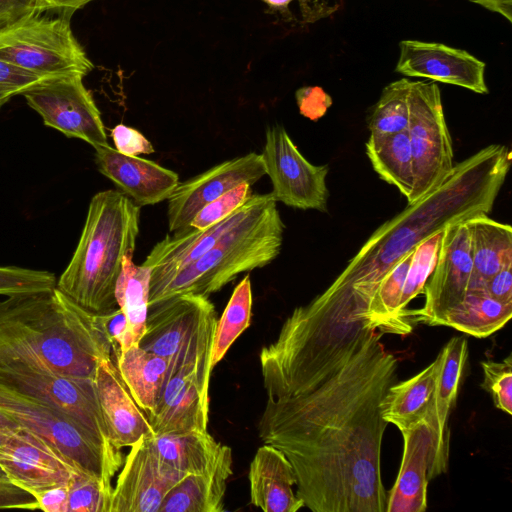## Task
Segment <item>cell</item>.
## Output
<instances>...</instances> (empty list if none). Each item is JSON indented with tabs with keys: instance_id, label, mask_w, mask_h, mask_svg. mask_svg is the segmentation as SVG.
Listing matches in <instances>:
<instances>
[{
	"instance_id": "cell-25",
	"label": "cell",
	"mask_w": 512,
	"mask_h": 512,
	"mask_svg": "<svg viewBox=\"0 0 512 512\" xmlns=\"http://www.w3.org/2000/svg\"><path fill=\"white\" fill-rule=\"evenodd\" d=\"M471 245L473 269L469 290H484L486 282L497 272L512 267V228L477 214L465 220Z\"/></svg>"
},
{
	"instance_id": "cell-20",
	"label": "cell",
	"mask_w": 512,
	"mask_h": 512,
	"mask_svg": "<svg viewBox=\"0 0 512 512\" xmlns=\"http://www.w3.org/2000/svg\"><path fill=\"white\" fill-rule=\"evenodd\" d=\"M94 383L111 444L130 447L142 436L152 434L149 420L121 380L112 357L102 359Z\"/></svg>"
},
{
	"instance_id": "cell-24",
	"label": "cell",
	"mask_w": 512,
	"mask_h": 512,
	"mask_svg": "<svg viewBox=\"0 0 512 512\" xmlns=\"http://www.w3.org/2000/svg\"><path fill=\"white\" fill-rule=\"evenodd\" d=\"M232 450L223 445L216 461L204 472L190 474L164 498L159 512H222L227 482L232 475Z\"/></svg>"
},
{
	"instance_id": "cell-41",
	"label": "cell",
	"mask_w": 512,
	"mask_h": 512,
	"mask_svg": "<svg viewBox=\"0 0 512 512\" xmlns=\"http://www.w3.org/2000/svg\"><path fill=\"white\" fill-rule=\"evenodd\" d=\"M115 149L125 155L152 154L155 149L151 142L137 129L118 124L111 130Z\"/></svg>"
},
{
	"instance_id": "cell-27",
	"label": "cell",
	"mask_w": 512,
	"mask_h": 512,
	"mask_svg": "<svg viewBox=\"0 0 512 512\" xmlns=\"http://www.w3.org/2000/svg\"><path fill=\"white\" fill-rule=\"evenodd\" d=\"M119 376L137 405L147 415L155 407L169 376L168 362L133 345L114 355Z\"/></svg>"
},
{
	"instance_id": "cell-2",
	"label": "cell",
	"mask_w": 512,
	"mask_h": 512,
	"mask_svg": "<svg viewBox=\"0 0 512 512\" xmlns=\"http://www.w3.org/2000/svg\"><path fill=\"white\" fill-rule=\"evenodd\" d=\"M112 344L99 316L56 288L0 300V367L93 379Z\"/></svg>"
},
{
	"instance_id": "cell-32",
	"label": "cell",
	"mask_w": 512,
	"mask_h": 512,
	"mask_svg": "<svg viewBox=\"0 0 512 512\" xmlns=\"http://www.w3.org/2000/svg\"><path fill=\"white\" fill-rule=\"evenodd\" d=\"M446 228L435 231L413 250L398 306V319L405 335L414 327L408 316V305L419 294H423L424 286L438 261Z\"/></svg>"
},
{
	"instance_id": "cell-45",
	"label": "cell",
	"mask_w": 512,
	"mask_h": 512,
	"mask_svg": "<svg viewBox=\"0 0 512 512\" xmlns=\"http://www.w3.org/2000/svg\"><path fill=\"white\" fill-rule=\"evenodd\" d=\"M512 267H506L493 275L485 284L484 290L492 298L512 303Z\"/></svg>"
},
{
	"instance_id": "cell-36",
	"label": "cell",
	"mask_w": 512,
	"mask_h": 512,
	"mask_svg": "<svg viewBox=\"0 0 512 512\" xmlns=\"http://www.w3.org/2000/svg\"><path fill=\"white\" fill-rule=\"evenodd\" d=\"M253 195L252 185L244 182L204 205L190 223L191 230H203L233 214ZM187 233V232H186Z\"/></svg>"
},
{
	"instance_id": "cell-1",
	"label": "cell",
	"mask_w": 512,
	"mask_h": 512,
	"mask_svg": "<svg viewBox=\"0 0 512 512\" xmlns=\"http://www.w3.org/2000/svg\"><path fill=\"white\" fill-rule=\"evenodd\" d=\"M361 312L318 295L259 355L267 395L259 437L287 457L313 512H386L382 402L398 361Z\"/></svg>"
},
{
	"instance_id": "cell-52",
	"label": "cell",
	"mask_w": 512,
	"mask_h": 512,
	"mask_svg": "<svg viewBox=\"0 0 512 512\" xmlns=\"http://www.w3.org/2000/svg\"><path fill=\"white\" fill-rule=\"evenodd\" d=\"M11 95L9 94H0V108L6 104L10 99H11Z\"/></svg>"
},
{
	"instance_id": "cell-14",
	"label": "cell",
	"mask_w": 512,
	"mask_h": 512,
	"mask_svg": "<svg viewBox=\"0 0 512 512\" xmlns=\"http://www.w3.org/2000/svg\"><path fill=\"white\" fill-rule=\"evenodd\" d=\"M472 269L470 236L465 221L447 226L438 261L424 286V305L408 311L413 325L434 326L444 312L459 303L468 291Z\"/></svg>"
},
{
	"instance_id": "cell-6",
	"label": "cell",
	"mask_w": 512,
	"mask_h": 512,
	"mask_svg": "<svg viewBox=\"0 0 512 512\" xmlns=\"http://www.w3.org/2000/svg\"><path fill=\"white\" fill-rule=\"evenodd\" d=\"M217 312L209 297L184 294L148 308L139 346L168 362L169 375L181 370L212 372L211 354ZM169 377V376H168Z\"/></svg>"
},
{
	"instance_id": "cell-44",
	"label": "cell",
	"mask_w": 512,
	"mask_h": 512,
	"mask_svg": "<svg viewBox=\"0 0 512 512\" xmlns=\"http://www.w3.org/2000/svg\"><path fill=\"white\" fill-rule=\"evenodd\" d=\"M105 332L112 344V354H116L123 346L127 322L124 313L120 308L99 316Z\"/></svg>"
},
{
	"instance_id": "cell-16",
	"label": "cell",
	"mask_w": 512,
	"mask_h": 512,
	"mask_svg": "<svg viewBox=\"0 0 512 512\" xmlns=\"http://www.w3.org/2000/svg\"><path fill=\"white\" fill-rule=\"evenodd\" d=\"M211 371L181 370L169 375L154 409L147 414L153 435L207 431Z\"/></svg>"
},
{
	"instance_id": "cell-43",
	"label": "cell",
	"mask_w": 512,
	"mask_h": 512,
	"mask_svg": "<svg viewBox=\"0 0 512 512\" xmlns=\"http://www.w3.org/2000/svg\"><path fill=\"white\" fill-rule=\"evenodd\" d=\"M296 102L300 113L310 120H318L332 105V98L319 86H305L296 93Z\"/></svg>"
},
{
	"instance_id": "cell-47",
	"label": "cell",
	"mask_w": 512,
	"mask_h": 512,
	"mask_svg": "<svg viewBox=\"0 0 512 512\" xmlns=\"http://www.w3.org/2000/svg\"><path fill=\"white\" fill-rule=\"evenodd\" d=\"M93 0H41L44 12L73 15Z\"/></svg>"
},
{
	"instance_id": "cell-26",
	"label": "cell",
	"mask_w": 512,
	"mask_h": 512,
	"mask_svg": "<svg viewBox=\"0 0 512 512\" xmlns=\"http://www.w3.org/2000/svg\"><path fill=\"white\" fill-rule=\"evenodd\" d=\"M442 355L438 353L432 363L413 377L396 382L382 402V416L400 432L424 419L433 397Z\"/></svg>"
},
{
	"instance_id": "cell-9",
	"label": "cell",
	"mask_w": 512,
	"mask_h": 512,
	"mask_svg": "<svg viewBox=\"0 0 512 512\" xmlns=\"http://www.w3.org/2000/svg\"><path fill=\"white\" fill-rule=\"evenodd\" d=\"M261 156L276 202L302 210L327 211L329 167L310 163L282 125L267 127Z\"/></svg>"
},
{
	"instance_id": "cell-17",
	"label": "cell",
	"mask_w": 512,
	"mask_h": 512,
	"mask_svg": "<svg viewBox=\"0 0 512 512\" xmlns=\"http://www.w3.org/2000/svg\"><path fill=\"white\" fill-rule=\"evenodd\" d=\"M0 465L15 484L35 496L68 484L79 472L45 441L25 429L16 431L0 450Z\"/></svg>"
},
{
	"instance_id": "cell-19",
	"label": "cell",
	"mask_w": 512,
	"mask_h": 512,
	"mask_svg": "<svg viewBox=\"0 0 512 512\" xmlns=\"http://www.w3.org/2000/svg\"><path fill=\"white\" fill-rule=\"evenodd\" d=\"M94 149L99 172L140 207L167 200L180 182L176 172L151 160L122 154L110 145Z\"/></svg>"
},
{
	"instance_id": "cell-11",
	"label": "cell",
	"mask_w": 512,
	"mask_h": 512,
	"mask_svg": "<svg viewBox=\"0 0 512 512\" xmlns=\"http://www.w3.org/2000/svg\"><path fill=\"white\" fill-rule=\"evenodd\" d=\"M0 382L63 411L104 446L117 449L109 440L93 379L0 367Z\"/></svg>"
},
{
	"instance_id": "cell-21",
	"label": "cell",
	"mask_w": 512,
	"mask_h": 512,
	"mask_svg": "<svg viewBox=\"0 0 512 512\" xmlns=\"http://www.w3.org/2000/svg\"><path fill=\"white\" fill-rule=\"evenodd\" d=\"M401 434L403 456L396 481L387 494L386 512H423L427 509L431 431L422 419Z\"/></svg>"
},
{
	"instance_id": "cell-37",
	"label": "cell",
	"mask_w": 512,
	"mask_h": 512,
	"mask_svg": "<svg viewBox=\"0 0 512 512\" xmlns=\"http://www.w3.org/2000/svg\"><path fill=\"white\" fill-rule=\"evenodd\" d=\"M56 281L55 274L46 270L0 266V295L51 290Z\"/></svg>"
},
{
	"instance_id": "cell-50",
	"label": "cell",
	"mask_w": 512,
	"mask_h": 512,
	"mask_svg": "<svg viewBox=\"0 0 512 512\" xmlns=\"http://www.w3.org/2000/svg\"><path fill=\"white\" fill-rule=\"evenodd\" d=\"M0 429L18 431L23 428L12 418L0 411Z\"/></svg>"
},
{
	"instance_id": "cell-40",
	"label": "cell",
	"mask_w": 512,
	"mask_h": 512,
	"mask_svg": "<svg viewBox=\"0 0 512 512\" xmlns=\"http://www.w3.org/2000/svg\"><path fill=\"white\" fill-rule=\"evenodd\" d=\"M38 500L30 491L15 484L0 465V509H38Z\"/></svg>"
},
{
	"instance_id": "cell-23",
	"label": "cell",
	"mask_w": 512,
	"mask_h": 512,
	"mask_svg": "<svg viewBox=\"0 0 512 512\" xmlns=\"http://www.w3.org/2000/svg\"><path fill=\"white\" fill-rule=\"evenodd\" d=\"M249 205L250 199L233 214L212 226L203 230H191L182 235L167 234L157 242L142 263L151 268L150 286L202 256L244 217Z\"/></svg>"
},
{
	"instance_id": "cell-38",
	"label": "cell",
	"mask_w": 512,
	"mask_h": 512,
	"mask_svg": "<svg viewBox=\"0 0 512 512\" xmlns=\"http://www.w3.org/2000/svg\"><path fill=\"white\" fill-rule=\"evenodd\" d=\"M483 369V382L481 387L490 393L494 406L512 414V357L508 354L501 361L484 360L481 363Z\"/></svg>"
},
{
	"instance_id": "cell-30",
	"label": "cell",
	"mask_w": 512,
	"mask_h": 512,
	"mask_svg": "<svg viewBox=\"0 0 512 512\" xmlns=\"http://www.w3.org/2000/svg\"><path fill=\"white\" fill-rule=\"evenodd\" d=\"M152 440L161 460L185 475L206 471L224 445L208 431L152 435Z\"/></svg>"
},
{
	"instance_id": "cell-31",
	"label": "cell",
	"mask_w": 512,
	"mask_h": 512,
	"mask_svg": "<svg viewBox=\"0 0 512 512\" xmlns=\"http://www.w3.org/2000/svg\"><path fill=\"white\" fill-rule=\"evenodd\" d=\"M365 148L375 172L408 200L414 186V174L407 130L390 135L370 134Z\"/></svg>"
},
{
	"instance_id": "cell-18",
	"label": "cell",
	"mask_w": 512,
	"mask_h": 512,
	"mask_svg": "<svg viewBox=\"0 0 512 512\" xmlns=\"http://www.w3.org/2000/svg\"><path fill=\"white\" fill-rule=\"evenodd\" d=\"M442 362L432 400L424 417L432 435L428 480L446 472L449 457L448 418L457 399L468 358V342L452 337L441 349Z\"/></svg>"
},
{
	"instance_id": "cell-46",
	"label": "cell",
	"mask_w": 512,
	"mask_h": 512,
	"mask_svg": "<svg viewBox=\"0 0 512 512\" xmlns=\"http://www.w3.org/2000/svg\"><path fill=\"white\" fill-rule=\"evenodd\" d=\"M38 509L46 512H67L68 484L36 494Z\"/></svg>"
},
{
	"instance_id": "cell-3",
	"label": "cell",
	"mask_w": 512,
	"mask_h": 512,
	"mask_svg": "<svg viewBox=\"0 0 512 512\" xmlns=\"http://www.w3.org/2000/svg\"><path fill=\"white\" fill-rule=\"evenodd\" d=\"M141 207L119 190L90 200L74 254L55 288L85 312L102 316L119 308L116 282L125 255L134 253Z\"/></svg>"
},
{
	"instance_id": "cell-51",
	"label": "cell",
	"mask_w": 512,
	"mask_h": 512,
	"mask_svg": "<svg viewBox=\"0 0 512 512\" xmlns=\"http://www.w3.org/2000/svg\"><path fill=\"white\" fill-rule=\"evenodd\" d=\"M15 432L16 431L0 429V450L3 449L9 443Z\"/></svg>"
},
{
	"instance_id": "cell-10",
	"label": "cell",
	"mask_w": 512,
	"mask_h": 512,
	"mask_svg": "<svg viewBox=\"0 0 512 512\" xmlns=\"http://www.w3.org/2000/svg\"><path fill=\"white\" fill-rule=\"evenodd\" d=\"M83 78L80 74L53 77L22 95L46 126L69 138L83 140L93 148L107 146L101 113Z\"/></svg>"
},
{
	"instance_id": "cell-8",
	"label": "cell",
	"mask_w": 512,
	"mask_h": 512,
	"mask_svg": "<svg viewBox=\"0 0 512 512\" xmlns=\"http://www.w3.org/2000/svg\"><path fill=\"white\" fill-rule=\"evenodd\" d=\"M407 133L414 174L409 205L440 186L455 166L441 92L435 82L411 81Z\"/></svg>"
},
{
	"instance_id": "cell-34",
	"label": "cell",
	"mask_w": 512,
	"mask_h": 512,
	"mask_svg": "<svg viewBox=\"0 0 512 512\" xmlns=\"http://www.w3.org/2000/svg\"><path fill=\"white\" fill-rule=\"evenodd\" d=\"M410 86L411 81L402 78L384 87L368 120L371 135H390L407 130Z\"/></svg>"
},
{
	"instance_id": "cell-12",
	"label": "cell",
	"mask_w": 512,
	"mask_h": 512,
	"mask_svg": "<svg viewBox=\"0 0 512 512\" xmlns=\"http://www.w3.org/2000/svg\"><path fill=\"white\" fill-rule=\"evenodd\" d=\"M185 476L161 460L152 434H146L123 459L109 512H159L168 492Z\"/></svg>"
},
{
	"instance_id": "cell-22",
	"label": "cell",
	"mask_w": 512,
	"mask_h": 512,
	"mask_svg": "<svg viewBox=\"0 0 512 512\" xmlns=\"http://www.w3.org/2000/svg\"><path fill=\"white\" fill-rule=\"evenodd\" d=\"M250 501L264 512H296L304 507L294 491L296 475L287 457L263 443L249 467Z\"/></svg>"
},
{
	"instance_id": "cell-15",
	"label": "cell",
	"mask_w": 512,
	"mask_h": 512,
	"mask_svg": "<svg viewBox=\"0 0 512 512\" xmlns=\"http://www.w3.org/2000/svg\"><path fill=\"white\" fill-rule=\"evenodd\" d=\"M395 71L408 77L452 84L479 94L489 92L485 63L463 49L441 43L402 40Z\"/></svg>"
},
{
	"instance_id": "cell-42",
	"label": "cell",
	"mask_w": 512,
	"mask_h": 512,
	"mask_svg": "<svg viewBox=\"0 0 512 512\" xmlns=\"http://www.w3.org/2000/svg\"><path fill=\"white\" fill-rule=\"evenodd\" d=\"M43 12L41 0H0V33Z\"/></svg>"
},
{
	"instance_id": "cell-35",
	"label": "cell",
	"mask_w": 512,
	"mask_h": 512,
	"mask_svg": "<svg viewBox=\"0 0 512 512\" xmlns=\"http://www.w3.org/2000/svg\"><path fill=\"white\" fill-rule=\"evenodd\" d=\"M113 487L78 472L68 483L67 512H109Z\"/></svg>"
},
{
	"instance_id": "cell-5",
	"label": "cell",
	"mask_w": 512,
	"mask_h": 512,
	"mask_svg": "<svg viewBox=\"0 0 512 512\" xmlns=\"http://www.w3.org/2000/svg\"><path fill=\"white\" fill-rule=\"evenodd\" d=\"M0 411L45 441L77 471L113 487L123 463L120 449L104 446L71 416L1 382Z\"/></svg>"
},
{
	"instance_id": "cell-49",
	"label": "cell",
	"mask_w": 512,
	"mask_h": 512,
	"mask_svg": "<svg viewBox=\"0 0 512 512\" xmlns=\"http://www.w3.org/2000/svg\"><path fill=\"white\" fill-rule=\"evenodd\" d=\"M264 2L271 10L277 11L281 13L284 17L291 18V14L289 11V4L294 0H261Z\"/></svg>"
},
{
	"instance_id": "cell-39",
	"label": "cell",
	"mask_w": 512,
	"mask_h": 512,
	"mask_svg": "<svg viewBox=\"0 0 512 512\" xmlns=\"http://www.w3.org/2000/svg\"><path fill=\"white\" fill-rule=\"evenodd\" d=\"M51 78L53 77L36 74L0 59V94L22 95Z\"/></svg>"
},
{
	"instance_id": "cell-33",
	"label": "cell",
	"mask_w": 512,
	"mask_h": 512,
	"mask_svg": "<svg viewBox=\"0 0 512 512\" xmlns=\"http://www.w3.org/2000/svg\"><path fill=\"white\" fill-rule=\"evenodd\" d=\"M252 305L251 279L246 275L234 288L220 319L217 320L211 354L212 369L250 326Z\"/></svg>"
},
{
	"instance_id": "cell-13",
	"label": "cell",
	"mask_w": 512,
	"mask_h": 512,
	"mask_svg": "<svg viewBox=\"0 0 512 512\" xmlns=\"http://www.w3.org/2000/svg\"><path fill=\"white\" fill-rule=\"evenodd\" d=\"M264 175L266 172L261 154L250 152L179 182L167 199L169 234H185L190 229L192 219L204 205L241 183L253 185Z\"/></svg>"
},
{
	"instance_id": "cell-48",
	"label": "cell",
	"mask_w": 512,
	"mask_h": 512,
	"mask_svg": "<svg viewBox=\"0 0 512 512\" xmlns=\"http://www.w3.org/2000/svg\"><path fill=\"white\" fill-rule=\"evenodd\" d=\"M472 3L478 4L485 9L498 13L512 22V0H470Z\"/></svg>"
},
{
	"instance_id": "cell-4",
	"label": "cell",
	"mask_w": 512,
	"mask_h": 512,
	"mask_svg": "<svg viewBox=\"0 0 512 512\" xmlns=\"http://www.w3.org/2000/svg\"><path fill=\"white\" fill-rule=\"evenodd\" d=\"M271 192L253 194L244 217L194 262L150 286L148 307L184 294L209 297L239 274L270 264L280 253L285 225Z\"/></svg>"
},
{
	"instance_id": "cell-28",
	"label": "cell",
	"mask_w": 512,
	"mask_h": 512,
	"mask_svg": "<svg viewBox=\"0 0 512 512\" xmlns=\"http://www.w3.org/2000/svg\"><path fill=\"white\" fill-rule=\"evenodd\" d=\"M512 317V303L489 296L485 290H469L463 299L444 312L434 326H448L485 338L500 330Z\"/></svg>"
},
{
	"instance_id": "cell-7",
	"label": "cell",
	"mask_w": 512,
	"mask_h": 512,
	"mask_svg": "<svg viewBox=\"0 0 512 512\" xmlns=\"http://www.w3.org/2000/svg\"><path fill=\"white\" fill-rule=\"evenodd\" d=\"M43 12L0 33V59L43 76L88 75L94 64L76 39L71 15Z\"/></svg>"
},
{
	"instance_id": "cell-29",
	"label": "cell",
	"mask_w": 512,
	"mask_h": 512,
	"mask_svg": "<svg viewBox=\"0 0 512 512\" xmlns=\"http://www.w3.org/2000/svg\"><path fill=\"white\" fill-rule=\"evenodd\" d=\"M133 254L129 253L123 258L115 287L118 307L124 313L127 322L124 343L118 352L139 344L145 332L148 315L151 268L143 264L136 265Z\"/></svg>"
}]
</instances>
